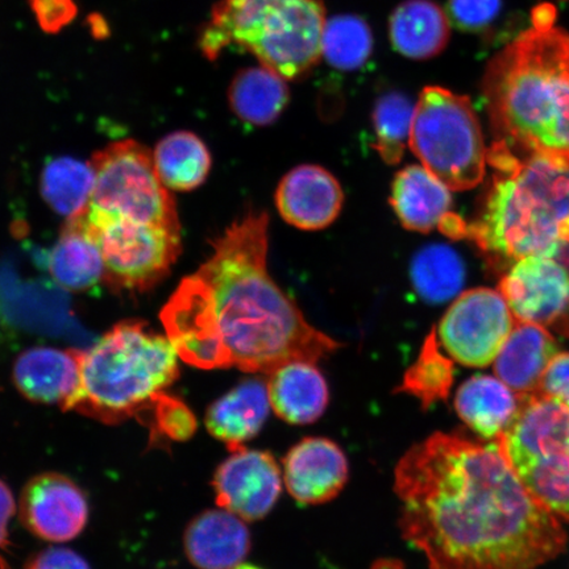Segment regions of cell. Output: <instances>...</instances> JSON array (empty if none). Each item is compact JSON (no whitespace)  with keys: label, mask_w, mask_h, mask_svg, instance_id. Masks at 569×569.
Listing matches in <instances>:
<instances>
[{"label":"cell","mask_w":569,"mask_h":569,"mask_svg":"<svg viewBox=\"0 0 569 569\" xmlns=\"http://www.w3.org/2000/svg\"><path fill=\"white\" fill-rule=\"evenodd\" d=\"M49 270L62 288L87 290L103 280L102 253L87 232L68 222L52 249Z\"/></svg>","instance_id":"obj_28"},{"label":"cell","mask_w":569,"mask_h":569,"mask_svg":"<svg viewBox=\"0 0 569 569\" xmlns=\"http://www.w3.org/2000/svg\"><path fill=\"white\" fill-rule=\"evenodd\" d=\"M395 492L402 537L430 569H538L567 546L496 445L432 433L398 462Z\"/></svg>","instance_id":"obj_1"},{"label":"cell","mask_w":569,"mask_h":569,"mask_svg":"<svg viewBox=\"0 0 569 569\" xmlns=\"http://www.w3.org/2000/svg\"><path fill=\"white\" fill-rule=\"evenodd\" d=\"M518 398L497 450L532 497L569 522V405L542 393Z\"/></svg>","instance_id":"obj_7"},{"label":"cell","mask_w":569,"mask_h":569,"mask_svg":"<svg viewBox=\"0 0 569 569\" xmlns=\"http://www.w3.org/2000/svg\"><path fill=\"white\" fill-rule=\"evenodd\" d=\"M156 172L166 188L194 190L206 181L211 169V154L193 132L178 131L163 138L153 152Z\"/></svg>","instance_id":"obj_27"},{"label":"cell","mask_w":569,"mask_h":569,"mask_svg":"<svg viewBox=\"0 0 569 569\" xmlns=\"http://www.w3.org/2000/svg\"><path fill=\"white\" fill-rule=\"evenodd\" d=\"M269 217L249 212L212 241L199 268L213 333L227 368L270 375L291 361L316 362L338 341L312 327L268 272Z\"/></svg>","instance_id":"obj_2"},{"label":"cell","mask_w":569,"mask_h":569,"mask_svg":"<svg viewBox=\"0 0 569 569\" xmlns=\"http://www.w3.org/2000/svg\"><path fill=\"white\" fill-rule=\"evenodd\" d=\"M391 44L411 60H429L442 53L450 41V19L431 0H407L389 20Z\"/></svg>","instance_id":"obj_24"},{"label":"cell","mask_w":569,"mask_h":569,"mask_svg":"<svg viewBox=\"0 0 569 569\" xmlns=\"http://www.w3.org/2000/svg\"><path fill=\"white\" fill-rule=\"evenodd\" d=\"M96 187L91 163L59 158L48 163L41 177V194L51 208L68 219L78 216L90 202Z\"/></svg>","instance_id":"obj_30"},{"label":"cell","mask_w":569,"mask_h":569,"mask_svg":"<svg viewBox=\"0 0 569 569\" xmlns=\"http://www.w3.org/2000/svg\"><path fill=\"white\" fill-rule=\"evenodd\" d=\"M27 569H90V567L77 552L56 547L39 553Z\"/></svg>","instance_id":"obj_38"},{"label":"cell","mask_w":569,"mask_h":569,"mask_svg":"<svg viewBox=\"0 0 569 569\" xmlns=\"http://www.w3.org/2000/svg\"><path fill=\"white\" fill-rule=\"evenodd\" d=\"M557 353V340L543 326L518 322L497 356L495 373L518 397L536 395Z\"/></svg>","instance_id":"obj_21"},{"label":"cell","mask_w":569,"mask_h":569,"mask_svg":"<svg viewBox=\"0 0 569 569\" xmlns=\"http://www.w3.org/2000/svg\"><path fill=\"white\" fill-rule=\"evenodd\" d=\"M82 352L33 347L19 355L13 382L28 400L67 410L81 386Z\"/></svg>","instance_id":"obj_18"},{"label":"cell","mask_w":569,"mask_h":569,"mask_svg":"<svg viewBox=\"0 0 569 569\" xmlns=\"http://www.w3.org/2000/svg\"><path fill=\"white\" fill-rule=\"evenodd\" d=\"M516 318L500 291L478 288L453 301L438 336L453 361L471 368L492 365L515 329Z\"/></svg>","instance_id":"obj_11"},{"label":"cell","mask_w":569,"mask_h":569,"mask_svg":"<svg viewBox=\"0 0 569 569\" xmlns=\"http://www.w3.org/2000/svg\"><path fill=\"white\" fill-rule=\"evenodd\" d=\"M96 187L89 204L110 216L181 231L176 203L156 172L153 153L134 140L92 156Z\"/></svg>","instance_id":"obj_10"},{"label":"cell","mask_w":569,"mask_h":569,"mask_svg":"<svg viewBox=\"0 0 569 569\" xmlns=\"http://www.w3.org/2000/svg\"><path fill=\"white\" fill-rule=\"evenodd\" d=\"M348 473L345 451L327 438H305L283 458L284 486L301 505L333 500L346 487Z\"/></svg>","instance_id":"obj_16"},{"label":"cell","mask_w":569,"mask_h":569,"mask_svg":"<svg viewBox=\"0 0 569 569\" xmlns=\"http://www.w3.org/2000/svg\"><path fill=\"white\" fill-rule=\"evenodd\" d=\"M411 281L425 301L436 305L450 301L466 282L465 261L451 247H425L412 259Z\"/></svg>","instance_id":"obj_29"},{"label":"cell","mask_w":569,"mask_h":569,"mask_svg":"<svg viewBox=\"0 0 569 569\" xmlns=\"http://www.w3.org/2000/svg\"><path fill=\"white\" fill-rule=\"evenodd\" d=\"M563 260L566 262V267L569 272V251L563 256Z\"/></svg>","instance_id":"obj_43"},{"label":"cell","mask_w":569,"mask_h":569,"mask_svg":"<svg viewBox=\"0 0 569 569\" xmlns=\"http://www.w3.org/2000/svg\"><path fill=\"white\" fill-rule=\"evenodd\" d=\"M415 109L416 103L400 92H388L377 99L372 113L373 148L388 166L400 163L407 151Z\"/></svg>","instance_id":"obj_32"},{"label":"cell","mask_w":569,"mask_h":569,"mask_svg":"<svg viewBox=\"0 0 569 569\" xmlns=\"http://www.w3.org/2000/svg\"><path fill=\"white\" fill-rule=\"evenodd\" d=\"M371 569H407L400 559L382 558L377 559Z\"/></svg>","instance_id":"obj_41"},{"label":"cell","mask_w":569,"mask_h":569,"mask_svg":"<svg viewBox=\"0 0 569 569\" xmlns=\"http://www.w3.org/2000/svg\"><path fill=\"white\" fill-rule=\"evenodd\" d=\"M270 405L290 425H310L325 415L330 402L329 383L316 362L291 361L269 375Z\"/></svg>","instance_id":"obj_22"},{"label":"cell","mask_w":569,"mask_h":569,"mask_svg":"<svg viewBox=\"0 0 569 569\" xmlns=\"http://www.w3.org/2000/svg\"><path fill=\"white\" fill-rule=\"evenodd\" d=\"M16 510L17 505L10 488L0 480V549L9 545V522Z\"/></svg>","instance_id":"obj_39"},{"label":"cell","mask_w":569,"mask_h":569,"mask_svg":"<svg viewBox=\"0 0 569 569\" xmlns=\"http://www.w3.org/2000/svg\"><path fill=\"white\" fill-rule=\"evenodd\" d=\"M345 193L329 170L318 166L291 169L276 191V204L284 222L303 231L325 230L343 209Z\"/></svg>","instance_id":"obj_17"},{"label":"cell","mask_w":569,"mask_h":569,"mask_svg":"<svg viewBox=\"0 0 569 569\" xmlns=\"http://www.w3.org/2000/svg\"><path fill=\"white\" fill-rule=\"evenodd\" d=\"M518 405L515 391L492 376L471 377L455 396V409L461 421L486 439H497L507 429Z\"/></svg>","instance_id":"obj_25"},{"label":"cell","mask_w":569,"mask_h":569,"mask_svg":"<svg viewBox=\"0 0 569 569\" xmlns=\"http://www.w3.org/2000/svg\"><path fill=\"white\" fill-rule=\"evenodd\" d=\"M232 569H264V568H261V567H258V566H253V565H239L238 567H234Z\"/></svg>","instance_id":"obj_42"},{"label":"cell","mask_w":569,"mask_h":569,"mask_svg":"<svg viewBox=\"0 0 569 569\" xmlns=\"http://www.w3.org/2000/svg\"><path fill=\"white\" fill-rule=\"evenodd\" d=\"M326 21L322 0H220L198 46L210 61L229 47L244 49L260 66L293 81L322 59Z\"/></svg>","instance_id":"obj_6"},{"label":"cell","mask_w":569,"mask_h":569,"mask_svg":"<svg viewBox=\"0 0 569 569\" xmlns=\"http://www.w3.org/2000/svg\"><path fill=\"white\" fill-rule=\"evenodd\" d=\"M20 517L33 536L63 543L80 536L89 518L87 496L67 476H36L20 498Z\"/></svg>","instance_id":"obj_14"},{"label":"cell","mask_w":569,"mask_h":569,"mask_svg":"<svg viewBox=\"0 0 569 569\" xmlns=\"http://www.w3.org/2000/svg\"><path fill=\"white\" fill-rule=\"evenodd\" d=\"M154 429L159 436L174 442H184L197 431V418L178 398L163 393L153 405Z\"/></svg>","instance_id":"obj_34"},{"label":"cell","mask_w":569,"mask_h":569,"mask_svg":"<svg viewBox=\"0 0 569 569\" xmlns=\"http://www.w3.org/2000/svg\"><path fill=\"white\" fill-rule=\"evenodd\" d=\"M68 222L96 241L103 281L112 290L144 293L166 279L181 253V231L113 217L90 204Z\"/></svg>","instance_id":"obj_9"},{"label":"cell","mask_w":569,"mask_h":569,"mask_svg":"<svg viewBox=\"0 0 569 569\" xmlns=\"http://www.w3.org/2000/svg\"><path fill=\"white\" fill-rule=\"evenodd\" d=\"M453 381V361L440 352L437 331L432 330L417 361L403 375L402 383L396 391L416 397L426 411L432 405L447 400Z\"/></svg>","instance_id":"obj_31"},{"label":"cell","mask_w":569,"mask_h":569,"mask_svg":"<svg viewBox=\"0 0 569 569\" xmlns=\"http://www.w3.org/2000/svg\"><path fill=\"white\" fill-rule=\"evenodd\" d=\"M452 203L451 190L423 166L403 168L391 184V208L409 231H440L455 213Z\"/></svg>","instance_id":"obj_20"},{"label":"cell","mask_w":569,"mask_h":569,"mask_svg":"<svg viewBox=\"0 0 569 569\" xmlns=\"http://www.w3.org/2000/svg\"><path fill=\"white\" fill-rule=\"evenodd\" d=\"M90 31L94 34L96 39H104L109 34V26H107L104 19L99 16H91L89 18Z\"/></svg>","instance_id":"obj_40"},{"label":"cell","mask_w":569,"mask_h":569,"mask_svg":"<svg viewBox=\"0 0 569 569\" xmlns=\"http://www.w3.org/2000/svg\"><path fill=\"white\" fill-rule=\"evenodd\" d=\"M409 147L452 191L479 187L486 177L488 148L478 113L466 96L425 88L416 103Z\"/></svg>","instance_id":"obj_8"},{"label":"cell","mask_w":569,"mask_h":569,"mask_svg":"<svg viewBox=\"0 0 569 569\" xmlns=\"http://www.w3.org/2000/svg\"><path fill=\"white\" fill-rule=\"evenodd\" d=\"M178 377V353L169 338L126 320L82 352L81 386L67 410L119 423L152 409Z\"/></svg>","instance_id":"obj_5"},{"label":"cell","mask_w":569,"mask_h":569,"mask_svg":"<svg viewBox=\"0 0 569 569\" xmlns=\"http://www.w3.org/2000/svg\"><path fill=\"white\" fill-rule=\"evenodd\" d=\"M31 10L42 32L60 33L77 18L74 0H30Z\"/></svg>","instance_id":"obj_36"},{"label":"cell","mask_w":569,"mask_h":569,"mask_svg":"<svg viewBox=\"0 0 569 569\" xmlns=\"http://www.w3.org/2000/svg\"><path fill=\"white\" fill-rule=\"evenodd\" d=\"M167 336L178 356L201 369L227 368L213 333L208 303L197 276L184 279L161 311Z\"/></svg>","instance_id":"obj_15"},{"label":"cell","mask_w":569,"mask_h":569,"mask_svg":"<svg viewBox=\"0 0 569 569\" xmlns=\"http://www.w3.org/2000/svg\"><path fill=\"white\" fill-rule=\"evenodd\" d=\"M552 16L539 11L530 30L493 57L482 98L496 141L569 167V34Z\"/></svg>","instance_id":"obj_3"},{"label":"cell","mask_w":569,"mask_h":569,"mask_svg":"<svg viewBox=\"0 0 569 569\" xmlns=\"http://www.w3.org/2000/svg\"><path fill=\"white\" fill-rule=\"evenodd\" d=\"M184 551L199 569H232L251 551V533L229 510L204 511L184 532Z\"/></svg>","instance_id":"obj_19"},{"label":"cell","mask_w":569,"mask_h":569,"mask_svg":"<svg viewBox=\"0 0 569 569\" xmlns=\"http://www.w3.org/2000/svg\"><path fill=\"white\" fill-rule=\"evenodd\" d=\"M538 393L559 398L569 405V352L553 356L543 375Z\"/></svg>","instance_id":"obj_37"},{"label":"cell","mask_w":569,"mask_h":569,"mask_svg":"<svg viewBox=\"0 0 569 569\" xmlns=\"http://www.w3.org/2000/svg\"><path fill=\"white\" fill-rule=\"evenodd\" d=\"M270 408L268 382L248 379L211 405L206 415V427L231 452L237 451L258 436Z\"/></svg>","instance_id":"obj_23"},{"label":"cell","mask_w":569,"mask_h":569,"mask_svg":"<svg viewBox=\"0 0 569 569\" xmlns=\"http://www.w3.org/2000/svg\"><path fill=\"white\" fill-rule=\"evenodd\" d=\"M500 293L518 322L552 326L569 315V272L553 258L516 261L502 277Z\"/></svg>","instance_id":"obj_12"},{"label":"cell","mask_w":569,"mask_h":569,"mask_svg":"<svg viewBox=\"0 0 569 569\" xmlns=\"http://www.w3.org/2000/svg\"><path fill=\"white\" fill-rule=\"evenodd\" d=\"M289 99L287 80L262 66L239 70L229 89L234 116L258 127L274 123L287 109Z\"/></svg>","instance_id":"obj_26"},{"label":"cell","mask_w":569,"mask_h":569,"mask_svg":"<svg viewBox=\"0 0 569 569\" xmlns=\"http://www.w3.org/2000/svg\"><path fill=\"white\" fill-rule=\"evenodd\" d=\"M501 11V0H450L448 13L455 26L466 32H481Z\"/></svg>","instance_id":"obj_35"},{"label":"cell","mask_w":569,"mask_h":569,"mask_svg":"<svg viewBox=\"0 0 569 569\" xmlns=\"http://www.w3.org/2000/svg\"><path fill=\"white\" fill-rule=\"evenodd\" d=\"M487 160L495 176L467 238L497 268L528 256L559 258L569 244V167L519 156L502 141Z\"/></svg>","instance_id":"obj_4"},{"label":"cell","mask_w":569,"mask_h":569,"mask_svg":"<svg viewBox=\"0 0 569 569\" xmlns=\"http://www.w3.org/2000/svg\"><path fill=\"white\" fill-rule=\"evenodd\" d=\"M212 487L220 508L243 521H259L279 501L282 489L280 467L269 452L241 447L219 466Z\"/></svg>","instance_id":"obj_13"},{"label":"cell","mask_w":569,"mask_h":569,"mask_svg":"<svg viewBox=\"0 0 569 569\" xmlns=\"http://www.w3.org/2000/svg\"><path fill=\"white\" fill-rule=\"evenodd\" d=\"M371 28L359 17L340 16L326 21L322 54L331 67L356 70L372 54Z\"/></svg>","instance_id":"obj_33"}]
</instances>
